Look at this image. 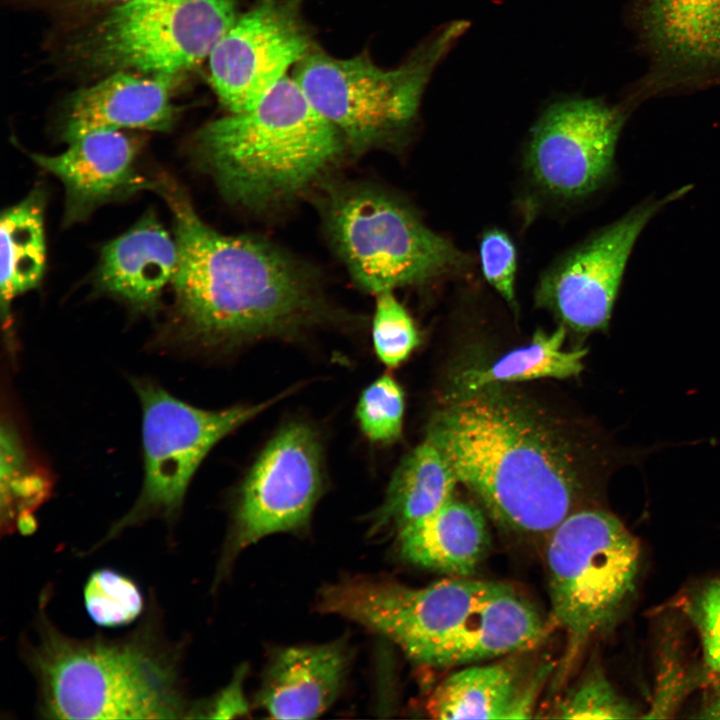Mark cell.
<instances>
[{"label": "cell", "instance_id": "cell-10", "mask_svg": "<svg viewBox=\"0 0 720 720\" xmlns=\"http://www.w3.org/2000/svg\"><path fill=\"white\" fill-rule=\"evenodd\" d=\"M630 107L565 96L547 104L529 130L521 158L526 218L594 195L613 175Z\"/></svg>", "mask_w": 720, "mask_h": 720}, {"label": "cell", "instance_id": "cell-11", "mask_svg": "<svg viewBox=\"0 0 720 720\" xmlns=\"http://www.w3.org/2000/svg\"><path fill=\"white\" fill-rule=\"evenodd\" d=\"M133 385L143 411V486L133 506L109 528L91 552L125 530L153 518L174 523L192 477L209 451L221 439L282 398L205 410L173 397L151 381L135 380Z\"/></svg>", "mask_w": 720, "mask_h": 720}, {"label": "cell", "instance_id": "cell-8", "mask_svg": "<svg viewBox=\"0 0 720 720\" xmlns=\"http://www.w3.org/2000/svg\"><path fill=\"white\" fill-rule=\"evenodd\" d=\"M551 617L565 633V667L614 623L635 591L640 546L614 514L575 510L546 538Z\"/></svg>", "mask_w": 720, "mask_h": 720}, {"label": "cell", "instance_id": "cell-27", "mask_svg": "<svg viewBox=\"0 0 720 720\" xmlns=\"http://www.w3.org/2000/svg\"><path fill=\"white\" fill-rule=\"evenodd\" d=\"M638 710L619 695L605 673L593 667L559 700L551 717L560 719H631Z\"/></svg>", "mask_w": 720, "mask_h": 720}, {"label": "cell", "instance_id": "cell-9", "mask_svg": "<svg viewBox=\"0 0 720 720\" xmlns=\"http://www.w3.org/2000/svg\"><path fill=\"white\" fill-rule=\"evenodd\" d=\"M237 17L236 0H128L75 39L73 56L106 74L184 76L209 58Z\"/></svg>", "mask_w": 720, "mask_h": 720}, {"label": "cell", "instance_id": "cell-33", "mask_svg": "<svg viewBox=\"0 0 720 720\" xmlns=\"http://www.w3.org/2000/svg\"><path fill=\"white\" fill-rule=\"evenodd\" d=\"M128 0H58L67 8L79 10H98L110 8Z\"/></svg>", "mask_w": 720, "mask_h": 720}, {"label": "cell", "instance_id": "cell-31", "mask_svg": "<svg viewBox=\"0 0 720 720\" xmlns=\"http://www.w3.org/2000/svg\"><path fill=\"white\" fill-rule=\"evenodd\" d=\"M687 611L698 629L706 663L720 674V580L698 589Z\"/></svg>", "mask_w": 720, "mask_h": 720}, {"label": "cell", "instance_id": "cell-3", "mask_svg": "<svg viewBox=\"0 0 720 720\" xmlns=\"http://www.w3.org/2000/svg\"><path fill=\"white\" fill-rule=\"evenodd\" d=\"M48 592L41 595L32 635L20 645L36 682L41 718H188L184 640L168 639L154 602L124 636L76 638L51 621Z\"/></svg>", "mask_w": 720, "mask_h": 720}, {"label": "cell", "instance_id": "cell-18", "mask_svg": "<svg viewBox=\"0 0 720 720\" xmlns=\"http://www.w3.org/2000/svg\"><path fill=\"white\" fill-rule=\"evenodd\" d=\"M349 662L343 641L282 649L268 665L258 704L272 718L317 717L339 695Z\"/></svg>", "mask_w": 720, "mask_h": 720}, {"label": "cell", "instance_id": "cell-25", "mask_svg": "<svg viewBox=\"0 0 720 720\" xmlns=\"http://www.w3.org/2000/svg\"><path fill=\"white\" fill-rule=\"evenodd\" d=\"M47 479L31 464L22 441L7 421L1 426V536L30 535L37 529L36 510L47 499Z\"/></svg>", "mask_w": 720, "mask_h": 720}, {"label": "cell", "instance_id": "cell-29", "mask_svg": "<svg viewBox=\"0 0 720 720\" xmlns=\"http://www.w3.org/2000/svg\"><path fill=\"white\" fill-rule=\"evenodd\" d=\"M404 394L389 375H382L361 394L356 417L364 435L375 443H391L402 431Z\"/></svg>", "mask_w": 720, "mask_h": 720}, {"label": "cell", "instance_id": "cell-22", "mask_svg": "<svg viewBox=\"0 0 720 720\" xmlns=\"http://www.w3.org/2000/svg\"><path fill=\"white\" fill-rule=\"evenodd\" d=\"M457 483L445 456L426 437L394 471L373 518V529L393 527L398 532L439 508L454 495Z\"/></svg>", "mask_w": 720, "mask_h": 720}, {"label": "cell", "instance_id": "cell-26", "mask_svg": "<svg viewBox=\"0 0 720 720\" xmlns=\"http://www.w3.org/2000/svg\"><path fill=\"white\" fill-rule=\"evenodd\" d=\"M83 597L90 618L106 628L130 624L144 610V596L138 584L111 568L97 569L88 576Z\"/></svg>", "mask_w": 720, "mask_h": 720}, {"label": "cell", "instance_id": "cell-30", "mask_svg": "<svg viewBox=\"0 0 720 720\" xmlns=\"http://www.w3.org/2000/svg\"><path fill=\"white\" fill-rule=\"evenodd\" d=\"M482 274L488 284L516 313L517 250L510 236L497 227L483 231L479 241Z\"/></svg>", "mask_w": 720, "mask_h": 720}, {"label": "cell", "instance_id": "cell-2", "mask_svg": "<svg viewBox=\"0 0 720 720\" xmlns=\"http://www.w3.org/2000/svg\"><path fill=\"white\" fill-rule=\"evenodd\" d=\"M155 191L173 216L178 265L172 284L183 339L224 346L295 336L328 320L315 278L295 257L268 241L215 230L169 179L158 180Z\"/></svg>", "mask_w": 720, "mask_h": 720}, {"label": "cell", "instance_id": "cell-20", "mask_svg": "<svg viewBox=\"0 0 720 720\" xmlns=\"http://www.w3.org/2000/svg\"><path fill=\"white\" fill-rule=\"evenodd\" d=\"M398 543L410 563L466 577L487 555L490 534L481 509L453 495L429 515L401 528Z\"/></svg>", "mask_w": 720, "mask_h": 720}, {"label": "cell", "instance_id": "cell-17", "mask_svg": "<svg viewBox=\"0 0 720 720\" xmlns=\"http://www.w3.org/2000/svg\"><path fill=\"white\" fill-rule=\"evenodd\" d=\"M183 75L115 71L79 90L65 115L68 143L92 132L123 128L168 131L176 120L173 102Z\"/></svg>", "mask_w": 720, "mask_h": 720}, {"label": "cell", "instance_id": "cell-23", "mask_svg": "<svg viewBox=\"0 0 720 720\" xmlns=\"http://www.w3.org/2000/svg\"><path fill=\"white\" fill-rule=\"evenodd\" d=\"M45 196L33 190L1 215V304L9 313L12 300L36 288L46 264Z\"/></svg>", "mask_w": 720, "mask_h": 720}, {"label": "cell", "instance_id": "cell-28", "mask_svg": "<svg viewBox=\"0 0 720 720\" xmlns=\"http://www.w3.org/2000/svg\"><path fill=\"white\" fill-rule=\"evenodd\" d=\"M372 340L378 358L388 367L399 366L420 342L413 318L393 291L376 295Z\"/></svg>", "mask_w": 720, "mask_h": 720}, {"label": "cell", "instance_id": "cell-19", "mask_svg": "<svg viewBox=\"0 0 720 720\" xmlns=\"http://www.w3.org/2000/svg\"><path fill=\"white\" fill-rule=\"evenodd\" d=\"M178 247L152 212L102 249L96 286L139 311H152L172 283Z\"/></svg>", "mask_w": 720, "mask_h": 720}, {"label": "cell", "instance_id": "cell-24", "mask_svg": "<svg viewBox=\"0 0 720 720\" xmlns=\"http://www.w3.org/2000/svg\"><path fill=\"white\" fill-rule=\"evenodd\" d=\"M566 332L562 324L550 333L537 330L528 345L511 350L486 366L465 369L456 377L450 396L469 394L493 384L577 376L583 370L587 349H563Z\"/></svg>", "mask_w": 720, "mask_h": 720}, {"label": "cell", "instance_id": "cell-15", "mask_svg": "<svg viewBox=\"0 0 720 720\" xmlns=\"http://www.w3.org/2000/svg\"><path fill=\"white\" fill-rule=\"evenodd\" d=\"M632 23L648 68L626 102L720 84V0H635Z\"/></svg>", "mask_w": 720, "mask_h": 720}, {"label": "cell", "instance_id": "cell-4", "mask_svg": "<svg viewBox=\"0 0 720 720\" xmlns=\"http://www.w3.org/2000/svg\"><path fill=\"white\" fill-rule=\"evenodd\" d=\"M320 610L383 635L414 662L453 667L536 647L547 625L513 587L469 576L421 588L347 578L320 593Z\"/></svg>", "mask_w": 720, "mask_h": 720}, {"label": "cell", "instance_id": "cell-16", "mask_svg": "<svg viewBox=\"0 0 720 720\" xmlns=\"http://www.w3.org/2000/svg\"><path fill=\"white\" fill-rule=\"evenodd\" d=\"M139 142L121 130L89 133L58 155L31 154L32 160L57 177L66 192L65 223L85 219L95 208L145 189L157 180L138 173Z\"/></svg>", "mask_w": 720, "mask_h": 720}, {"label": "cell", "instance_id": "cell-14", "mask_svg": "<svg viewBox=\"0 0 720 720\" xmlns=\"http://www.w3.org/2000/svg\"><path fill=\"white\" fill-rule=\"evenodd\" d=\"M312 47L302 0H256L212 50L211 85L230 113L249 110Z\"/></svg>", "mask_w": 720, "mask_h": 720}, {"label": "cell", "instance_id": "cell-6", "mask_svg": "<svg viewBox=\"0 0 720 720\" xmlns=\"http://www.w3.org/2000/svg\"><path fill=\"white\" fill-rule=\"evenodd\" d=\"M469 26L465 20L439 26L392 69L379 67L368 55L340 59L312 47L292 77L346 146L363 152L410 133L433 73Z\"/></svg>", "mask_w": 720, "mask_h": 720}, {"label": "cell", "instance_id": "cell-32", "mask_svg": "<svg viewBox=\"0 0 720 720\" xmlns=\"http://www.w3.org/2000/svg\"><path fill=\"white\" fill-rule=\"evenodd\" d=\"M245 671L240 668L233 680L215 696L209 699L192 702L188 718H234L248 711V704L243 694Z\"/></svg>", "mask_w": 720, "mask_h": 720}, {"label": "cell", "instance_id": "cell-1", "mask_svg": "<svg viewBox=\"0 0 720 720\" xmlns=\"http://www.w3.org/2000/svg\"><path fill=\"white\" fill-rule=\"evenodd\" d=\"M504 385L449 396L426 437L495 523L547 538L583 495L592 446L562 418Z\"/></svg>", "mask_w": 720, "mask_h": 720}, {"label": "cell", "instance_id": "cell-34", "mask_svg": "<svg viewBox=\"0 0 720 720\" xmlns=\"http://www.w3.org/2000/svg\"><path fill=\"white\" fill-rule=\"evenodd\" d=\"M696 717L702 719H720V686L717 687L708 698Z\"/></svg>", "mask_w": 720, "mask_h": 720}, {"label": "cell", "instance_id": "cell-12", "mask_svg": "<svg viewBox=\"0 0 720 720\" xmlns=\"http://www.w3.org/2000/svg\"><path fill=\"white\" fill-rule=\"evenodd\" d=\"M689 188L638 205L561 254L538 280L536 306L578 334L606 329L638 237L663 207Z\"/></svg>", "mask_w": 720, "mask_h": 720}, {"label": "cell", "instance_id": "cell-21", "mask_svg": "<svg viewBox=\"0 0 720 720\" xmlns=\"http://www.w3.org/2000/svg\"><path fill=\"white\" fill-rule=\"evenodd\" d=\"M514 660L456 671L434 689L426 709L435 719H519L531 717L539 682L526 679Z\"/></svg>", "mask_w": 720, "mask_h": 720}, {"label": "cell", "instance_id": "cell-13", "mask_svg": "<svg viewBox=\"0 0 720 720\" xmlns=\"http://www.w3.org/2000/svg\"><path fill=\"white\" fill-rule=\"evenodd\" d=\"M321 448L313 429L299 422L282 427L247 474L220 571L259 539L302 529L323 489Z\"/></svg>", "mask_w": 720, "mask_h": 720}, {"label": "cell", "instance_id": "cell-7", "mask_svg": "<svg viewBox=\"0 0 720 720\" xmlns=\"http://www.w3.org/2000/svg\"><path fill=\"white\" fill-rule=\"evenodd\" d=\"M324 220L352 279L376 295L462 277L474 265L473 257L429 228L406 201L378 188L333 189Z\"/></svg>", "mask_w": 720, "mask_h": 720}, {"label": "cell", "instance_id": "cell-5", "mask_svg": "<svg viewBox=\"0 0 720 720\" xmlns=\"http://www.w3.org/2000/svg\"><path fill=\"white\" fill-rule=\"evenodd\" d=\"M195 154L227 200L266 210L316 184L340 157V132L285 76L256 106L203 126Z\"/></svg>", "mask_w": 720, "mask_h": 720}]
</instances>
